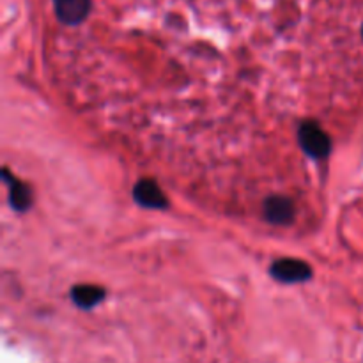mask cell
I'll list each match as a JSON object with an SVG mask.
<instances>
[{"label":"cell","instance_id":"4","mask_svg":"<svg viewBox=\"0 0 363 363\" xmlns=\"http://www.w3.org/2000/svg\"><path fill=\"white\" fill-rule=\"evenodd\" d=\"M92 0H53L57 18L64 25H78L87 18Z\"/></svg>","mask_w":363,"mask_h":363},{"label":"cell","instance_id":"7","mask_svg":"<svg viewBox=\"0 0 363 363\" xmlns=\"http://www.w3.org/2000/svg\"><path fill=\"white\" fill-rule=\"evenodd\" d=\"M71 300L74 305L80 308H92L98 303L105 300V289L99 286H92V284H82V286H74L71 289Z\"/></svg>","mask_w":363,"mask_h":363},{"label":"cell","instance_id":"2","mask_svg":"<svg viewBox=\"0 0 363 363\" xmlns=\"http://www.w3.org/2000/svg\"><path fill=\"white\" fill-rule=\"evenodd\" d=\"M269 273L282 284H298L311 279L312 268L300 259H279L272 264Z\"/></svg>","mask_w":363,"mask_h":363},{"label":"cell","instance_id":"8","mask_svg":"<svg viewBox=\"0 0 363 363\" xmlns=\"http://www.w3.org/2000/svg\"><path fill=\"white\" fill-rule=\"evenodd\" d=\"M362 38H363V27H362Z\"/></svg>","mask_w":363,"mask_h":363},{"label":"cell","instance_id":"5","mask_svg":"<svg viewBox=\"0 0 363 363\" xmlns=\"http://www.w3.org/2000/svg\"><path fill=\"white\" fill-rule=\"evenodd\" d=\"M133 199L137 201V204L149 209H165L169 206L162 188L151 179H142L135 184Z\"/></svg>","mask_w":363,"mask_h":363},{"label":"cell","instance_id":"6","mask_svg":"<svg viewBox=\"0 0 363 363\" xmlns=\"http://www.w3.org/2000/svg\"><path fill=\"white\" fill-rule=\"evenodd\" d=\"M2 177L6 181L7 188H9V201L11 206H13L16 211L23 213L30 208L32 204V197H30V190L25 183H21L18 177L11 176V172L7 169L2 170Z\"/></svg>","mask_w":363,"mask_h":363},{"label":"cell","instance_id":"3","mask_svg":"<svg viewBox=\"0 0 363 363\" xmlns=\"http://www.w3.org/2000/svg\"><path fill=\"white\" fill-rule=\"evenodd\" d=\"M262 211H264V218L269 223L286 225V223L293 222L296 209H294V202L291 199L282 197V195H273L264 201Z\"/></svg>","mask_w":363,"mask_h":363},{"label":"cell","instance_id":"1","mask_svg":"<svg viewBox=\"0 0 363 363\" xmlns=\"http://www.w3.org/2000/svg\"><path fill=\"white\" fill-rule=\"evenodd\" d=\"M298 138H300L301 149H303L311 158L323 160L328 156L330 147H332L330 137L318 123L301 124L300 131H298Z\"/></svg>","mask_w":363,"mask_h":363}]
</instances>
